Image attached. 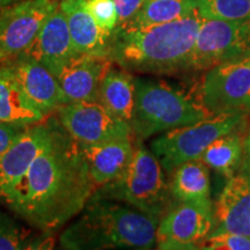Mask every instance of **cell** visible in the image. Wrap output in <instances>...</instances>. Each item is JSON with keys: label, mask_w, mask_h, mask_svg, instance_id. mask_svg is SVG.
<instances>
[{"label": "cell", "mask_w": 250, "mask_h": 250, "mask_svg": "<svg viewBox=\"0 0 250 250\" xmlns=\"http://www.w3.org/2000/svg\"><path fill=\"white\" fill-rule=\"evenodd\" d=\"M76 57L78 55L72 44L66 18L58 6L41 28L29 48L17 58L39 62L58 77L62 68Z\"/></svg>", "instance_id": "cell-13"}, {"label": "cell", "mask_w": 250, "mask_h": 250, "mask_svg": "<svg viewBox=\"0 0 250 250\" xmlns=\"http://www.w3.org/2000/svg\"><path fill=\"white\" fill-rule=\"evenodd\" d=\"M203 19L250 21V0H196Z\"/></svg>", "instance_id": "cell-24"}, {"label": "cell", "mask_w": 250, "mask_h": 250, "mask_svg": "<svg viewBox=\"0 0 250 250\" xmlns=\"http://www.w3.org/2000/svg\"><path fill=\"white\" fill-rule=\"evenodd\" d=\"M26 129L27 125L2 123V122H0V160H1L5 153L8 151V148L13 145V143Z\"/></svg>", "instance_id": "cell-28"}, {"label": "cell", "mask_w": 250, "mask_h": 250, "mask_svg": "<svg viewBox=\"0 0 250 250\" xmlns=\"http://www.w3.org/2000/svg\"><path fill=\"white\" fill-rule=\"evenodd\" d=\"M246 112H220L193 124L162 132L151 144V151L162 169L171 173L187 161L197 160L211 143L247 123Z\"/></svg>", "instance_id": "cell-6"}, {"label": "cell", "mask_w": 250, "mask_h": 250, "mask_svg": "<svg viewBox=\"0 0 250 250\" xmlns=\"http://www.w3.org/2000/svg\"><path fill=\"white\" fill-rule=\"evenodd\" d=\"M196 9V0H146L139 12L124 26L118 28L139 29L167 23L187 17Z\"/></svg>", "instance_id": "cell-23"}, {"label": "cell", "mask_w": 250, "mask_h": 250, "mask_svg": "<svg viewBox=\"0 0 250 250\" xmlns=\"http://www.w3.org/2000/svg\"><path fill=\"white\" fill-rule=\"evenodd\" d=\"M45 118L31 104L8 64L0 68V122L31 125Z\"/></svg>", "instance_id": "cell-19"}, {"label": "cell", "mask_w": 250, "mask_h": 250, "mask_svg": "<svg viewBox=\"0 0 250 250\" xmlns=\"http://www.w3.org/2000/svg\"><path fill=\"white\" fill-rule=\"evenodd\" d=\"M55 123L56 118L49 117L45 122L43 120L29 125L5 153L0 160V199L13 190L48 144Z\"/></svg>", "instance_id": "cell-12"}, {"label": "cell", "mask_w": 250, "mask_h": 250, "mask_svg": "<svg viewBox=\"0 0 250 250\" xmlns=\"http://www.w3.org/2000/svg\"><path fill=\"white\" fill-rule=\"evenodd\" d=\"M48 240L36 239L18 224L17 220L0 210V250L48 248Z\"/></svg>", "instance_id": "cell-25"}, {"label": "cell", "mask_w": 250, "mask_h": 250, "mask_svg": "<svg viewBox=\"0 0 250 250\" xmlns=\"http://www.w3.org/2000/svg\"><path fill=\"white\" fill-rule=\"evenodd\" d=\"M198 99L212 114L250 112V65L245 58L208 68Z\"/></svg>", "instance_id": "cell-8"}, {"label": "cell", "mask_w": 250, "mask_h": 250, "mask_svg": "<svg viewBox=\"0 0 250 250\" xmlns=\"http://www.w3.org/2000/svg\"><path fill=\"white\" fill-rule=\"evenodd\" d=\"M249 124H250V123H249Z\"/></svg>", "instance_id": "cell-33"}, {"label": "cell", "mask_w": 250, "mask_h": 250, "mask_svg": "<svg viewBox=\"0 0 250 250\" xmlns=\"http://www.w3.org/2000/svg\"><path fill=\"white\" fill-rule=\"evenodd\" d=\"M210 201L183 202L169 208L156 228V247L164 250L199 249L213 229Z\"/></svg>", "instance_id": "cell-10"}, {"label": "cell", "mask_w": 250, "mask_h": 250, "mask_svg": "<svg viewBox=\"0 0 250 250\" xmlns=\"http://www.w3.org/2000/svg\"><path fill=\"white\" fill-rule=\"evenodd\" d=\"M247 123L211 143L199 159L210 169L228 177L239 173L243 156Z\"/></svg>", "instance_id": "cell-21"}, {"label": "cell", "mask_w": 250, "mask_h": 250, "mask_svg": "<svg viewBox=\"0 0 250 250\" xmlns=\"http://www.w3.org/2000/svg\"><path fill=\"white\" fill-rule=\"evenodd\" d=\"M250 56V21L203 19L188 68L208 70Z\"/></svg>", "instance_id": "cell-7"}, {"label": "cell", "mask_w": 250, "mask_h": 250, "mask_svg": "<svg viewBox=\"0 0 250 250\" xmlns=\"http://www.w3.org/2000/svg\"><path fill=\"white\" fill-rule=\"evenodd\" d=\"M20 1H22V0H0V12H1L2 9H5L6 7H8V6L14 5Z\"/></svg>", "instance_id": "cell-31"}, {"label": "cell", "mask_w": 250, "mask_h": 250, "mask_svg": "<svg viewBox=\"0 0 250 250\" xmlns=\"http://www.w3.org/2000/svg\"><path fill=\"white\" fill-rule=\"evenodd\" d=\"M158 219L115 199L94 195L79 217L62 233L64 249H152Z\"/></svg>", "instance_id": "cell-3"}, {"label": "cell", "mask_w": 250, "mask_h": 250, "mask_svg": "<svg viewBox=\"0 0 250 250\" xmlns=\"http://www.w3.org/2000/svg\"><path fill=\"white\" fill-rule=\"evenodd\" d=\"M205 250H250V236L227 230L214 229L201 243Z\"/></svg>", "instance_id": "cell-26"}, {"label": "cell", "mask_w": 250, "mask_h": 250, "mask_svg": "<svg viewBox=\"0 0 250 250\" xmlns=\"http://www.w3.org/2000/svg\"><path fill=\"white\" fill-rule=\"evenodd\" d=\"M245 59H246V61H247V62H249V65H250V56H248V57H246Z\"/></svg>", "instance_id": "cell-32"}, {"label": "cell", "mask_w": 250, "mask_h": 250, "mask_svg": "<svg viewBox=\"0 0 250 250\" xmlns=\"http://www.w3.org/2000/svg\"><path fill=\"white\" fill-rule=\"evenodd\" d=\"M111 62L108 55H85L68 62L57 77L68 101H99L100 87Z\"/></svg>", "instance_id": "cell-15"}, {"label": "cell", "mask_w": 250, "mask_h": 250, "mask_svg": "<svg viewBox=\"0 0 250 250\" xmlns=\"http://www.w3.org/2000/svg\"><path fill=\"white\" fill-rule=\"evenodd\" d=\"M145 1L146 0H114L118 18L117 26H124L129 22L138 13Z\"/></svg>", "instance_id": "cell-29"}, {"label": "cell", "mask_w": 250, "mask_h": 250, "mask_svg": "<svg viewBox=\"0 0 250 250\" xmlns=\"http://www.w3.org/2000/svg\"><path fill=\"white\" fill-rule=\"evenodd\" d=\"M6 64L11 66L27 99L44 116L70 102L57 77L39 62L15 58Z\"/></svg>", "instance_id": "cell-14"}, {"label": "cell", "mask_w": 250, "mask_h": 250, "mask_svg": "<svg viewBox=\"0 0 250 250\" xmlns=\"http://www.w3.org/2000/svg\"><path fill=\"white\" fill-rule=\"evenodd\" d=\"M170 195L177 203L210 201V168L201 159L187 161L171 170Z\"/></svg>", "instance_id": "cell-20"}, {"label": "cell", "mask_w": 250, "mask_h": 250, "mask_svg": "<svg viewBox=\"0 0 250 250\" xmlns=\"http://www.w3.org/2000/svg\"><path fill=\"white\" fill-rule=\"evenodd\" d=\"M164 171L152 151L137 145L123 174L98 188L94 195L122 202L159 220L169 210L170 191Z\"/></svg>", "instance_id": "cell-5"}, {"label": "cell", "mask_w": 250, "mask_h": 250, "mask_svg": "<svg viewBox=\"0 0 250 250\" xmlns=\"http://www.w3.org/2000/svg\"><path fill=\"white\" fill-rule=\"evenodd\" d=\"M95 190L83 147L56 117L48 144L1 201L29 226L50 234L79 215Z\"/></svg>", "instance_id": "cell-1"}, {"label": "cell", "mask_w": 250, "mask_h": 250, "mask_svg": "<svg viewBox=\"0 0 250 250\" xmlns=\"http://www.w3.org/2000/svg\"><path fill=\"white\" fill-rule=\"evenodd\" d=\"M59 6L58 0H22L0 12V62L20 56Z\"/></svg>", "instance_id": "cell-11"}, {"label": "cell", "mask_w": 250, "mask_h": 250, "mask_svg": "<svg viewBox=\"0 0 250 250\" xmlns=\"http://www.w3.org/2000/svg\"><path fill=\"white\" fill-rule=\"evenodd\" d=\"M203 21L198 9L171 22L126 29L115 28L108 56L125 70L167 74L188 70Z\"/></svg>", "instance_id": "cell-2"}, {"label": "cell", "mask_w": 250, "mask_h": 250, "mask_svg": "<svg viewBox=\"0 0 250 250\" xmlns=\"http://www.w3.org/2000/svg\"><path fill=\"white\" fill-rule=\"evenodd\" d=\"M199 99L164 81L134 79V108L130 122L140 140L213 116Z\"/></svg>", "instance_id": "cell-4"}, {"label": "cell", "mask_w": 250, "mask_h": 250, "mask_svg": "<svg viewBox=\"0 0 250 250\" xmlns=\"http://www.w3.org/2000/svg\"><path fill=\"white\" fill-rule=\"evenodd\" d=\"M96 189L120 177L133 156L132 137L81 146Z\"/></svg>", "instance_id": "cell-18"}, {"label": "cell", "mask_w": 250, "mask_h": 250, "mask_svg": "<svg viewBox=\"0 0 250 250\" xmlns=\"http://www.w3.org/2000/svg\"><path fill=\"white\" fill-rule=\"evenodd\" d=\"M87 9L103 30L112 33L118 18L114 0H85Z\"/></svg>", "instance_id": "cell-27"}, {"label": "cell", "mask_w": 250, "mask_h": 250, "mask_svg": "<svg viewBox=\"0 0 250 250\" xmlns=\"http://www.w3.org/2000/svg\"><path fill=\"white\" fill-rule=\"evenodd\" d=\"M72 44L78 56L108 55L111 33L103 30L87 9L85 0H61Z\"/></svg>", "instance_id": "cell-17"}, {"label": "cell", "mask_w": 250, "mask_h": 250, "mask_svg": "<svg viewBox=\"0 0 250 250\" xmlns=\"http://www.w3.org/2000/svg\"><path fill=\"white\" fill-rule=\"evenodd\" d=\"M99 102L121 120L131 122L134 108V79L126 71L110 68L100 87Z\"/></svg>", "instance_id": "cell-22"}, {"label": "cell", "mask_w": 250, "mask_h": 250, "mask_svg": "<svg viewBox=\"0 0 250 250\" xmlns=\"http://www.w3.org/2000/svg\"><path fill=\"white\" fill-rule=\"evenodd\" d=\"M56 112L64 130L81 146L133 136L129 122L114 116L99 101L68 102Z\"/></svg>", "instance_id": "cell-9"}, {"label": "cell", "mask_w": 250, "mask_h": 250, "mask_svg": "<svg viewBox=\"0 0 250 250\" xmlns=\"http://www.w3.org/2000/svg\"><path fill=\"white\" fill-rule=\"evenodd\" d=\"M239 173L245 175L250 181V124L247 126L245 132V142H243V156L240 166Z\"/></svg>", "instance_id": "cell-30"}, {"label": "cell", "mask_w": 250, "mask_h": 250, "mask_svg": "<svg viewBox=\"0 0 250 250\" xmlns=\"http://www.w3.org/2000/svg\"><path fill=\"white\" fill-rule=\"evenodd\" d=\"M215 229L250 236V181L241 173L228 177L214 205Z\"/></svg>", "instance_id": "cell-16"}]
</instances>
